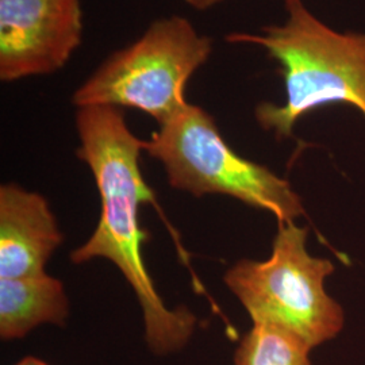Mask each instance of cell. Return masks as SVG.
Segmentation results:
<instances>
[{
	"instance_id": "1",
	"label": "cell",
	"mask_w": 365,
	"mask_h": 365,
	"mask_svg": "<svg viewBox=\"0 0 365 365\" xmlns=\"http://www.w3.org/2000/svg\"><path fill=\"white\" fill-rule=\"evenodd\" d=\"M78 157L91 170L102 211L88 241L75 249L71 260L83 264L103 257L117 265L129 282L144 314L145 341L150 352L168 356L187 346L195 331V315L185 306L168 309L145 267L140 226L141 203L155 202L144 180L140 156L144 143L131 133L117 107L86 106L76 114Z\"/></svg>"
},
{
	"instance_id": "2",
	"label": "cell",
	"mask_w": 365,
	"mask_h": 365,
	"mask_svg": "<svg viewBox=\"0 0 365 365\" xmlns=\"http://www.w3.org/2000/svg\"><path fill=\"white\" fill-rule=\"evenodd\" d=\"M286 9L283 25L227 36L230 42L259 45L280 66L286 103L257 106L259 125L283 140L300 118L325 106H353L365 118V34L330 29L302 0H286Z\"/></svg>"
},
{
	"instance_id": "3",
	"label": "cell",
	"mask_w": 365,
	"mask_h": 365,
	"mask_svg": "<svg viewBox=\"0 0 365 365\" xmlns=\"http://www.w3.org/2000/svg\"><path fill=\"white\" fill-rule=\"evenodd\" d=\"M307 235L295 222H279L271 257L240 260L223 280L253 324L287 329L314 349L339 336L345 313L325 289L334 264L309 253Z\"/></svg>"
},
{
	"instance_id": "4",
	"label": "cell",
	"mask_w": 365,
	"mask_h": 365,
	"mask_svg": "<svg viewBox=\"0 0 365 365\" xmlns=\"http://www.w3.org/2000/svg\"><path fill=\"white\" fill-rule=\"evenodd\" d=\"M176 190L200 197L232 196L250 207L272 212L279 222L304 215L300 196L286 179L240 156L222 137L215 119L199 106L187 105L145 141Z\"/></svg>"
},
{
	"instance_id": "5",
	"label": "cell",
	"mask_w": 365,
	"mask_h": 365,
	"mask_svg": "<svg viewBox=\"0 0 365 365\" xmlns=\"http://www.w3.org/2000/svg\"><path fill=\"white\" fill-rule=\"evenodd\" d=\"M212 41L185 18L153 22L128 48L111 54L72 96V103L135 108L164 125L188 102L184 90L209 60Z\"/></svg>"
},
{
	"instance_id": "6",
	"label": "cell",
	"mask_w": 365,
	"mask_h": 365,
	"mask_svg": "<svg viewBox=\"0 0 365 365\" xmlns=\"http://www.w3.org/2000/svg\"><path fill=\"white\" fill-rule=\"evenodd\" d=\"M81 37L80 0H0V78L51 75Z\"/></svg>"
},
{
	"instance_id": "7",
	"label": "cell",
	"mask_w": 365,
	"mask_h": 365,
	"mask_svg": "<svg viewBox=\"0 0 365 365\" xmlns=\"http://www.w3.org/2000/svg\"><path fill=\"white\" fill-rule=\"evenodd\" d=\"M64 241L48 200L16 184L0 187V279L45 274Z\"/></svg>"
},
{
	"instance_id": "8",
	"label": "cell",
	"mask_w": 365,
	"mask_h": 365,
	"mask_svg": "<svg viewBox=\"0 0 365 365\" xmlns=\"http://www.w3.org/2000/svg\"><path fill=\"white\" fill-rule=\"evenodd\" d=\"M69 300L61 280L51 274L0 279V339H25L36 327H64Z\"/></svg>"
},
{
	"instance_id": "9",
	"label": "cell",
	"mask_w": 365,
	"mask_h": 365,
	"mask_svg": "<svg viewBox=\"0 0 365 365\" xmlns=\"http://www.w3.org/2000/svg\"><path fill=\"white\" fill-rule=\"evenodd\" d=\"M313 348L287 329L253 324L235 353L233 365H312Z\"/></svg>"
},
{
	"instance_id": "10",
	"label": "cell",
	"mask_w": 365,
	"mask_h": 365,
	"mask_svg": "<svg viewBox=\"0 0 365 365\" xmlns=\"http://www.w3.org/2000/svg\"><path fill=\"white\" fill-rule=\"evenodd\" d=\"M187 4L192 6L196 10H207L210 7L221 3L223 0H184Z\"/></svg>"
},
{
	"instance_id": "11",
	"label": "cell",
	"mask_w": 365,
	"mask_h": 365,
	"mask_svg": "<svg viewBox=\"0 0 365 365\" xmlns=\"http://www.w3.org/2000/svg\"><path fill=\"white\" fill-rule=\"evenodd\" d=\"M14 365H49L48 363H45V361H42L41 359H37V357H33V356H26V357H24L21 361H18L16 364Z\"/></svg>"
}]
</instances>
